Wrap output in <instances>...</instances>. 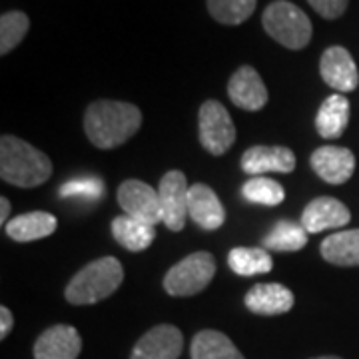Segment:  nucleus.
Wrapping results in <instances>:
<instances>
[{"mask_svg": "<svg viewBox=\"0 0 359 359\" xmlns=\"http://www.w3.org/2000/svg\"><path fill=\"white\" fill-rule=\"evenodd\" d=\"M142 126L138 106L120 100H96L86 108L84 132L100 150H112L128 142Z\"/></svg>", "mask_w": 359, "mask_h": 359, "instance_id": "1", "label": "nucleus"}, {"mask_svg": "<svg viewBox=\"0 0 359 359\" xmlns=\"http://www.w3.org/2000/svg\"><path fill=\"white\" fill-rule=\"evenodd\" d=\"M0 176L16 188H36L52 176V162L32 144L4 134L0 138Z\"/></svg>", "mask_w": 359, "mask_h": 359, "instance_id": "2", "label": "nucleus"}, {"mask_svg": "<svg viewBox=\"0 0 359 359\" xmlns=\"http://www.w3.org/2000/svg\"><path fill=\"white\" fill-rule=\"evenodd\" d=\"M124 282V268L114 256L100 257L82 268L66 285V302L72 306H92L114 294Z\"/></svg>", "mask_w": 359, "mask_h": 359, "instance_id": "3", "label": "nucleus"}, {"mask_svg": "<svg viewBox=\"0 0 359 359\" xmlns=\"http://www.w3.org/2000/svg\"><path fill=\"white\" fill-rule=\"evenodd\" d=\"M262 25L271 39L290 50L306 48L313 34L308 14L287 0H276L264 11Z\"/></svg>", "mask_w": 359, "mask_h": 359, "instance_id": "4", "label": "nucleus"}, {"mask_svg": "<svg viewBox=\"0 0 359 359\" xmlns=\"http://www.w3.org/2000/svg\"><path fill=\"white\" fill-rule=\"evenodd\" d=\"M216 276V259L210 252H196L168 269L164 290L174 297H190L204 292Z\"/></svg>", "mask_w": 359, "mask_h": 359, "instance_id": "5", "label": "nucleus"}, {"mask_svg": "<svg viewBox=\"0 0 359 359\" xmlns=\"http://www.w3.org/2000/svg\"><path fill=\"white\" fill-rule=\"evenodd\" d=\"M200 144L212 156H224L236 142V126L231 116L218 100H205L198 114Z\"/></svg>", "mask_w": 359, "mask_h": 359, "instance_id": "6", "label": "nucleus"}, {"mask_svg": "<svg viewBox=\"0 0 359 359\" xmlns=\"http://www.w3.org/2000/svg\"><path fill=\"white\" fill-rule=\"evenodd\" d=\"M188 180L180 170H170L160 180L158 196L162 208V222L166 224L168 230H184L188 216Z\"/></svg>", "mask_w": 359, "mask_h": 359, "instance_id": "7", "label": "nucleus"}, {"mask_svg": "<svg viewBox=\"0 0 359 359\" xmlns=\"http://www.w3.org/2000/svg\"><path fill=\"white\" fill-rule=\"evenodd\" d=\"M118 204L130 218L156 226L162 222L160 196L142 180H126L118 188Z\"/></svg>", "mask_w": 359, "mask_h": 359, "instance_id": "8", "label": "nucleus"}, {"mask_svg": "<svg viewBox=\"0 0 359 359\" xmlns=\"http://www.w3.org/2000/svg\"><path fill=\"white\" fill-rule=\"evenodd\" d=\"M184 349V335L176 325L162 323L142 335L130 359H178Z\"/></svg>", "mask_w": 359, "mask_h": 359, "instance_id": "9", "label": "nucleus"}, {"mask_svg": "<svg viewBox=\"0 0 359 359\" xmlns=\"http://www.w3.org/2000/svg\"><path fill=\"white\" fill-rule=\"evenodd\" d=\"M320 74L327 86L339 94L353 92L359 84V72L355 60L344 46H330L321 54Z\"/></svg>", "mask_w": 359, "mask_h": 359, "instance_id": "10", "label": "nucleus"}, {"mask_svg": "<svg viewBox=\"0 0 359 359\" xmlns=\"http://www.w3.org/2000/svg\"><path fill=\"white\" fill-rule=\"evenodd\" d=\"M230 100L238 108L257 112L268 104V88L254 66H240L228 82Z\"/></svg>", "mask_w": 359, "mask_h": 359, "instance_id": "11", "label": "nucleus"}, {"mask_svg": "<svg viewBox=\"0 0 359 359\" xmlns=\"http://www.w3.org/2000/svg\"><path fill=\"white\" fill-rule=\"evenodd\" d=\"M309 162L323 182L334 186L346 184L355 172V156L341 146H321L311 154Z\"/></svg>", "mask_w": 359, "mask_h": 359, "instance_id": "12", "label": "nucleus"}, {"mask_svg": "<svg viewBox=\"0 0 359 359\" xmlns=\"http://www.w3.org/2000/svg\"><path fill=\"white\" fill-rule=\"evenodd\" d=\"M82 337L76 327L58 323L42 332L34 344V359H78Z\"/></svg>", "mask_w": 359, "mask_h": 359, "instance_id": "13", "label": "nucleus"}, {"mask_svg": "<svg viewBox=\"0 0 359 359\" xmlns=\"http://www.w3.org/2000/svg\"><path fill=\"white\" fill-rule=\"evenodd\" d=\"M242 170L254 178L269 172L290 174L295 170V154L285 146H254L242 156Z\"/></svg>", "mask_w": 359, "mask_h": 359, "instance_id": "14", "label": "nucleus"}, {"mask_svg": "<svg viewBox=\"0 0 359 359\" xmlns=\"http://www.w3.org/2000/svg\"><path fill=\"white\" fill-rule=\"evenodd\" d=\"M349 219H351V214L346 204H341L339 200L330 198V196H321L306 205L302 214V226L308 233H318V231L347 226Z\"/></svg>", "mask_w": 359, "mask_h": 359, "instance_id": "15", "label": "nucleus"}, {"mask_svg": "<svg viewBox=\"0 0 359 359\" xmlns=\"http://www.w3.org/2000/svg\"><path fill=\"white\" fill-rule=\"evenodd\" d=\"M188 214L204 230H218L226 222V210L216 192L205 184H194L188 192Z\"/></svg>", "mask_w": 359, "mask_h": 359, "instance_id": "16", "label": "nucleus"}, {"mask_svg": "<svg viewBox=\"0 0 359 359\" xmlns=\"http://www.w3.org/2000/svg\"><path fill=\"white\" fill-rule=\"evenodd\" d=\"M245 308L256 316H280L294 308L292 290L282 283H257L245 294Z\"/></svg>", "mask_w": 359, "mask_h": 359, "instance_id": "17", "label": "nucleus"}, {"mask_svg": "<svg viewBox=\"0 0 359 359\" xmlns=\"http://www.w3.org/2000/svg\"><path fill=\"white\" fill-rule=\"evenodd\" d=\"M349 124V100L344 94L327 96L316 116V130L321 138L335 140L346 132Z\"/></svg>", "mask_w": 359, "mask_h": 359, "instance_id": "18", "label": "nucleus"}, {"mask_svg": "<svg viewBox=\"0 0 359 359\" xmlns=\"http://www.w3.org/2000/svg\"><path fill=\"white\" fill-rule=\"evenodd\" d=\"M58 219L48 212H30L16 216L6 224V233L14 242H36L42 238H48L56 231Z\"/></svg>", "mask_w": 359, "mask_h": 359, "instance_id": "19", "label": "nucleus"}, {"mask_svg": "<svg viewBox=\"0 0 359 359\" xmlns=\"http://www.w3.org/2000/svg\"><path fill=\"white\" fill-rule=\"evenodd\" d=\"M321 257L334 266H359V230H344L327 236L321 242Z\"/></svg>", "mask_w": 359, "mask_h": 359, "instance_id": "20", "label": "nucleus"}, {"mask_svg": "<svg viewBox=\"0 0 359 359\" xmlns=\"http://www.w3.org/2000/svg\"><path fill=\"white\" fill-rule=\"evenodd\" d=\"M112 236L128 252H144L154 242L156 226L144 224L140 219L130 218L124 214L112 219Z\"/></svg>", "mask_w": 359, "mask_h": 359, "instance_id": "21", "label": "nucleus"}, {"mask_svg": "<svg viewBox=\"0 0 359 359\" xmlns=\"http://www.w3.org/2000/svg\"><path fill=\"white\" fill-rule=\"evenodd\" d=\"M190 355L192 359H245L230 337L216 330H204L194 335Z\"/></svg>", "mask_w": 359, "mask_h": 359, "instance_id": "22", "label": "nucleus"}, {"mask_svg": "<svg viewBox=\"0 0 359 359\" xmlns=\"http://www.w3.org/2000/svg\"><path fill=\"white\" fill-rule=\"evenodd\" d=\"M228 264L233 273L244 278L268 273L273 268V259L266 248H233L228 256Z\"/></svg>", "mask_w": 359, "mask_h": 359, "instance_id": "23", "label": "nucleus"}, {"mask_svg": "<svg viewBox=\"0 0 359 359\" xmlns=\"http://www.w3.org/2000/svg\"><path fill=\"white\" fill-rule=\"evenodd\" d=\"M308 231L302 224L282 219L264 238V248L271 252H297L308 244Z\"/></svg>", "mask_w": 359, "mask_h": 359, "instance_id": "24", "label": "nucleus"}, {"mask_svg": "<svg viewBox=\"0 0 359 359\" xmlns=\"http://www.w3.org/2000/svg\"><path fill=\"white\" fill-rule=\"evenodd\" d=\"M256 4L257 0H208V11L219 25L238 26L254 14Z\"/></svg>", "mask_w": 359, "mask_h": 359, "instance_id": "25", "label": "nucleus"}, {"mask_svg": "<svg viewBox=\"0 0 359 359\" xmlns=\"http://www.w3.org/2000/svg\"><path fill=\"white\" fill-rule=\"evenodd\" d=\"M242 194L248 202L257 205H268V208L280 205L285 198V190L282 188V184H278L276 180L262 178V176L248 180L242 188Z\"/></svg>", "mask_w": 359, "mask_h": 359, "instance_id": "26", "label": "nucleus"}, {"mask_svg": "<svg viewBox=\"0 0 359 359\" xmlns=\"http://www.w3.org/2000/svg\"><path fill=\"white\" fill-rule=\"evenodd\" d=\"M30 28V20L20 11H11L0 16V54L13 52L22 40Z\"/></svg>", "mask_w": 359, "mask_h": 359, "instance_id": "27", "label": "nucleus"}, {"mask_svg": "<svg viewBox=\"0 0 359 359\" xmlns=\"http://www.w3.org/2000/svg\"><path fill=\"white\" fill-rule=\"evenodd\" d=\"M106 188H104V182L100 178H76L70 180L60 186V196L62 198H86V200H98L102 198Z\"/></svg>", "mask_w": 359, "mask_h": 359, "instance_id": "28", "label": "nucleus"}, {"mask_svg": "<svg viewBox=\"0 0 359 359\" xmlns=\"http://www.w3.org/2000/svg\"><path fill=\"white\" fill-rule=\"evenodd\" d=\"M308 2L316 13L323 18H327V20L339 18L346 13L347 4H349V0H308Z\"/></svg>", "mask_w": 359, "mask_h": 359, "instance_id": "29", "label": "nucleus"}, {"mask_svg": "<svg viewBox=\"0 0 359 359\" xmlns=\"http://www.w3.org/2000/svg\"><path fill=\"white\" fill-rule=\"evenodd\" d=\"M13 311L6 308V306H2V308H0V339H6V337H8V334L13 332Z\"/></svg>", "mask_w": 359, "mask_h": 359, "instance_id": "30", "label": "nucleus"}, {"mask_svg": "<svg viewBox=\"0 0 359 359\" xmlns=\"http://www.w3.org/2000/svg\"><path fill=\"white\" fill-rule=\"evenodd\" d=\"M8 214H11V202H8V198H0V224L2 226L8 224Z\"/></svg>", "mask_w": 359, "mask_h": 359, "instance_id": "31", "label": "nucleus"}, {"mask_svg": "<svg viewBox=\"0 0 359 359\" xmlns=\"http://www.w3.org/2000/svg\"><path fill=\"white\" fill-rule=\"evenodd\" d=\"M316 359H341V358H337V355H321V358H316Z\"/></svg>", "mask_w": 359, "mask_h": 359, "instance_id": "32", "label": "nucleus"}]
</instances>
